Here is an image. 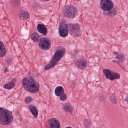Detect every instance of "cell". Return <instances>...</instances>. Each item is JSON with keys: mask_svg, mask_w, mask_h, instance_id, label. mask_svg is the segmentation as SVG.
<instances>
[{"mask_svg": "<svg viewBox=\"0 0 128 128\" xmlns=\"http://www.w3.org/2000/svg\"><path fill=\"white\" fill-rule=\"evenodd\" d=\"M66 52V50L64 47L62 46L58 47L51 61L45 66L44 68L45 70H48L54 68L64 57Z\"/></svg>", "mask_w": 128, "mask_h": 128, "instance_id": "6da1fadb", "label": "cell"}, {"mask_svg": "<svg viewBox=\"0 0 128 128\" xmlns=\"http://www.w3.org/2000/svg\"><path fill=\"white\" fill-rule=\"evenodd\" d=\"M22 85L23 88L30 93H36L40 89V85L36 80L32 77H26L22 79Z\"/></svg>", "mask_w": 128, "mask_h": 128, "instance_id": "7a4b0ae2", "label": "cell"}, {"mask_svg": "<svg viewBox=\"0 0 128 128\" xmlns=\"http://www.w3.org/2000/svg\"><path fill=\"white\" fill-rule=\"evenodd\" d=\"M13 117L11 112L7 109L0 107V124L3 125H8L11 124Z\"/></svg>", "mask_w": 128, "mask_h": 128, "instance_id": "3957f363", "label": "cell"}, {"mask_svg": "<svg viewBox=\"0 0 128 128\" xmlns=\"http://www.w3.org/2000/svg\"><path fill=\"white\" fill-rule=\"evenodd\" d=\"M63 14L64 17L69 19H74L77 15L78 10L75 6L69 5L64 8Z\"/></svg>", "mask_w": 128, "mask_h": 128, "instance_id": "277c9868", "label": "cell"}, {"mask_svg": "<svg viewBox=\"0 0 128 128\" xmlns=\"http://www.w3.org/2000/svg\"><path fill=\"white\" fill-rule=\"evenodd\" d=\"M68 30L70 34L73 37H80L82 34V31L80 26L78 23L68 24Z\"/></svg>", "mask_w": 128, "mask_h": 128, "instance_id": "5b68a950", "label": "cell"}, {"mask_svg": "<svg viewBox=\"0 0 128 128\" xmlns=\"http://www.w3.org/2000/svg\"><path fill=\"white\" fill-rule=\"evenodd\" d=\"M103 72L106 78L111 81L120 79V75L118 73L114 72L110 69H104Z\"/></svg>", "mask_w": 128, "mask_h": 128, "instance_id": "8992f818", "label": "cell"}, {"mask_svg": "<svg viewBox=\"0 0 128 128\" xmlns=\"http://www.w3.org/2000/svg\"><path fill=\"white\" fill-rule=\"evenodd\" d=\"M58 33L60 36L63 38L66 37L68 35V28L64 20H62L60 22L58 28Z\"/></svg>", "mask_w": 128, "mask_h": 128, "instance_id": "52a82bcc", "label": "cell"}, {"mask_svg": "<svg viewBox=\"0 0 128 128\" xmlns=\"http://www.w3.org/2000/svg\"><path fill=\"white\" fill-rule=\"evenodd\" d=\"M38 45L42 50L46 51L50 49L51 46V42L49 39L47 38H41L39 40Z\"/></svg>", "mask_w": 128, "mask_h": 128, "instance_id": "ba28073f", "label": "cell"}, {"mask_svg": "<svg viewBox=\"0 0 128 128\" xmlns=\"http://www.w3.org/2000/svg\"><path fill=\"white\" fill-rule=\"evenodd\" d=\"M100 8L104 11H110L114 7V4L111 0H102L100 3Z\"/></svg>", "mask_w": 128, "mask_h": 128, "instance_id": "9c48e42d", "label": "cell"}, {"mask_svg": "<svg viewBox=\"0 0 128 128\" xmlns=\"http://www.w3.org/2000/svg\"><path fill=\"white\" fill-rule=\"evenodd\" d=\"M46 128H60L61 125L58 120L56 118L48 119L46 124Z\"/></svg>", "mask_w": 128, "mask_h": 128, "instance_id": "30bf717a", "label": "cell"}, {"mask_svg": "<svg viewBox=\"0 0 128 128\" xmlns=\"http://www.w3.org/2000/svg\"><path fill=\"white\" fill-rule=\"evenodd\" d=\"M75 65L78 68L83 70L87 67V63L85 60L81 59L76 61L75 62Z\"/></svg>", "mask_w": 128, "mask_h": 128, "instance_id": "8fae6325", "label": "cell"}, {"mask_svg": "<svg viewBox=\"0 0 128 128\" xmlns=\"http://www.w3.org/2000/svg\"><path fill=\"white\" fill-rule=\"evenodd\" d=\"M37 29L40 34L46 35L48 32L47 28L43 24H39L37 26Z\"/></svg>", "mask_w": 128, "mask_h": 128, "instance_id": "7c38bea8", "label": "cell"}, {"mask_svg": "<svg viewBox=\"0 0 128 128\" xmlns=\"http://www.w3.org/2000/svg\"><path fill=\"white\" fill-rule=\"evenodd\" d=\"M63 109L66 112L69 113L70 114L72 115L74 108L73 106L68 103H66L64 104L63 105Z\"/></svg>", "mask_w": 128, "mask_h": 128, "instance_id": "4fadbf2b", "label": "cell"}, {"mask_svg": "<svg viewBox=\"0 0 128 128\" xmlns=\"http://www.w3.org/2000/svg\"><path fill=\"white\" fill-rule=\"evenodd\" d=\"M17 81L16 78H14L10 82L4 86V88L8 90H11L16 86V83Z\"/></svg>", "mask_w": 128, "mask_h": 128, "instance_id": "5bb4252c", "label": "cell"}, {"mask_svg": "<svg viewBox=\"0 0 128 128\" xmlns=\"http://www.w3.org/2000/svg\"><path fill=\"white\" fill-rule=\"evenodd\" d=\"M19 17L21 20H26L30 17V14L28 11L22 10L20 13Z\"/></svg>", "mask_w": 128, "mask_h": 128, "instance_id": "9a60e30c", "label": "cell"}, {"mask_svg": "<svg viewBox=\"0 0 128 128\" xmlns=\"http://www.w3.org/2000/svg\"><path fill=\"white\" fill-rule=\"evenodd\" d=\"M6 54V50L4 47V43L2 41H0V57L2 58L5 56Z\"/></svg>", "mask_w": 128, "mask_h": 128, "instance_id": "2e32d148", "label": "cell"}, {"mask_svg": "<svg viewBox=\"0 0 128 128\" xmlns=\"http://www.w3.org/2000/svg\"><path fill=\"white\" fill-rule=\"evenodd\" d=\"M28 107L33 115L35 118H36L38 115V111L36 107L33 105H29Z\"/></svg>", "mask_w": 128, "mask_h": 128, "instance_id": "e0dca14e", "label": "cell"}, {"mask_svg": "<svg viewBox=\"0 0 128 128\" xmlns=\"http://www.w3.org/2000/svg\"><path fill=\"white\" fill-rule=\"evenodd\" d=\"M64 88L61 86H58L56 87L55 90V94L58 97H60L64 94Z\"/></svg>", "mask_w": 128, "mask_h": 128, "instance_id": "ac0fdd59", "label": "cell"}, {"mask_svg": "<svg viewBox=\"0 0 128 128\" xmlns=\"http://www.w3.org/2000/svg\"><path fill=\"white\" fill-rule=\"evenodd\" d=\"M114 54L116 55V58L120 62H123L125 60V57L122 53H119L117 52H114Z\"/></svg>", "mask_w": 128, "mask_h": 128, "instance_id": "d6986e66", "label": "cell"}, {"mask_svg": "<svg viewBox=\"0 0 128 128\" xmlns=\"http://www.w3.org/2000/svg\"><path fill=\"white\" fill-rule=\"evenodd\" d=\"M31 38L34 42L37 43L40 40V36L38 33H36V32H34L32 34Z\"/></svg>", "mask_w": 128, "mask_h": 128, "instance_id": "ffe728a7", "label": "cell"}, {"mask_svg": "<svg viewBox=\"0 0 128 128\" xmlns=\"http://www.w3.org/2000/svg\"><path fill=\"white\" fill-rule=\"evenodd\" d=\"M109 99L112 103L114 104H116L117 103V101L116 98L114 95H110L109 96Z\"/></svg>", "mask_w": 128, "mask_h": 128, "instance_id": "44dd1931", "label": "cell"}, {"mask_svg": "<svg viewBox=\"0 0 128 128\" xmlns=\"http://www.w3.org/2000/svg\"><path fill=\"white\" fill-rule=\"evenodd\" d=\"M33 98L32 97L28 96L26 97L24 99V101L26 103L29 104L33 101Z\"/></svg>", "mask_w": 128, "mask_h": 128, "instance_id": "7402d4cb", "label": "cell"}, {"mask_svg": "<svg viewBox=\"0 0 128 128\" xmlns=\"http://www.w3.org/2000/svg\"><path fill=\"white\" fill-rule=\"evenodd\" d=\"M60 100L62 101L66 100L67 98V96L66 94H64L63 95L60 96Z\"/></svg>", "mask_w": 128, "mask_h": 128, "instance_id": "603a6c76", "label": "cell"}, {"mask_svg": "<svg viewBox=\"0 0 128 128\" xmlns=\"http://www.w3.org/2000/svg\"><path fill=\"white\" fill-rule=\"evenodd\" d=\"M126 101L128 102V95H127V96L126 97Z\"/></svg>", "mask_w": 128, "mask_h": 128, "instance_id": "cb8c5ba5", "label": "cell"}, {"mask_svg": "<svg viewBox=\"0 0 128 128\" xmlns=\"http://www.w3.org/2000/svg\"><path fill=\"white\" fill-rule=\"evenodd\" d=\"M65 128H72V127H70V126H68V127H66Z\"/></svg>", "mask_w": 128, "mask_h": 128, "instance_id": "d4e9b609", "label": "cell"}]
</instances>
